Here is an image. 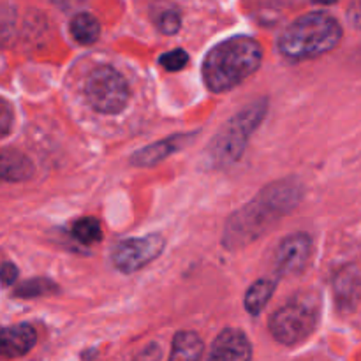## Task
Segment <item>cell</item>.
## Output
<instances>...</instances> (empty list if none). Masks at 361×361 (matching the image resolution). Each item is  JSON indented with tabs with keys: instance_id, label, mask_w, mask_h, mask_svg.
Returning a JSON list of instances; mask_svg holds the SVG:
<instances>
[{
	"instance_id": "e0dca14e",
	"label": "cell",
	"mask_w": 361,
	"mask_h": 361,
	"mask_svg": "<svg viewBox=\"0 0 361 361\" xmlns=\"http://www.w3.org/2000/svg\"><path fill=\"white\" fill-rule=\"evenodd\" d=\"M152 18H154V23L159 28V32H162L166 35L176 34L180 30V27H182L180 11L168 2L162 4V6H155Z\"/></svg>"
},
{
	"instance_id": "4fadbf2b",
	"label": "cell",
	"mask_w": 361,
	"mask_h": 361,
	"mask_svg": "<svg viewBox=\"0 0 361 361\" xmlns=\"http://www.w3.org/2000/svg\"><path fill=\"white\" fill-rule=\"evenodd\" d=\"M34 175V164L21 152L7 148L0 152V182H25Z\"/></svg>"
},
{
	"instance_id": "52a82bcc",
	"label": "cell",
	"mask_w": 361,
	"mask_h": 361,
	"mask_svg": "<svg viewBox=\"0 0 361 361\" xmlns=\"http://www.w3.org/2000/svg\"><path fill=\"white\" fill-rule=\"evenodd\" d=\"M166 247L162 235H147L120 242L111 252V263L122 274H134L157 259Z\"/></svg>"
},
{
	"instance_id": "5b68a950",
	"label": "cell",
	"mask_w": 361,
	"mask_h": 361,
	"mask_svg": "<svg viewBox=\"0 0 361 361\" xmlns=\"http://www.w3.org/2000/svg\"><path fill=\"white\" fill-rule=\"evenodd\" d=\"M319 321V302L310 293H300L270 317V334L282 345H298L314 334Z\"/></svg>"
},
{
	"instance_id": "484cf974",
	"label": "cell",
	"mask_w": 361,
	"mask_h": 361,
	"mask_svg": "<svg viewBox=\"0 0 361 361\" xmlns=\"http://www.w3.org/2000/svg\"><path fill=\"white\" fill-rule=\"evenodd\" d=\"M316 4H321V6H331V4H335L337 0H314Z\"/></svg>"
},
{
	"instance_id": "d6986e66",
	"label": "cell",
	"mask_w": 361,
	"mask_h": 361,
	"mask_svg": "<svg viewBox=\"0 0 361 361\" xmlns=\"http://www.w3.org/2000/svg\"><path fill=\"white\" fill-rule=\"evenodd\" d=\"M56 291V286L48 279H30L16 288V296L20 298H37V296L51 295Z\"/></svg>"
},
{
	"instance_id": "d4e9b609",
	"label": "cell",
	"mask_w": 361,
	"mask_h": 361,
	"mask_svg": "<svg viewBox=\"0 0 361 361\" xmlns=\"http://www.w3.org/2000/svg\"><path fill=\"white\" fill-rule=\"evenodd\" d=\"M55 6H59L60 9H73V7L81 6V4L88 2V0H51Z\"/></svg>"
},
{
	"instance_id": "7a4b0ae2",
	"label": "cell",
	"mask_w": 361,
	"mask_h": 361,
	"mask_svg": "<svg viewBox=\"0 0 361 361\" xmlns=\"http://www.w3.org/2000/svg\"><path fill=\"white\" fill-rule=\"evenodd\" d=\"M263 62V48L259 42L247 35H236L207 53L201 67L203 81L208 90L228 92L252 76Z\"/></svg>"
},
{
	"instance_id": "ffe728a7",
	"label": "cell",
	"mask_w": 361,
	"mask_h": 361,
	"mask_svg": "<svg viewBox=\"0 0 361 361\" xmlns=\"http://www.w3.org/2000/svg\"><path fill=\"white\" fill-rule=\"evenodd\" d=\"M159 62H161V66L164 67L166 71H169V73H176V71H182L183 67L187 66V62H189V55H187L185 49L176 48V49H171V51L164 53V55L159 59Z\"/></svg>"
},
{
	"instance_id": "6da1fadb",
	"label": "cell",
	"mask_w": 361,
	"mask_h": 361,
	"mask_svg": "<svg viewBox=\"0 0 361 361\" xmlns=\"http://www.w3.org/2000/svg\"><path fill=\"white\" fill-rule=\"evenodd\" d=\"M303 197V187L296 180H277L264 187L250 203L240 208L226 222L222 245L238 250L270 231L281 219L291 214Z\"/></svg>"
},
{
	"instance_id": "277c9868",
	"label": "cell",
	"mask_w": 361,
	"mask_h": 361,
	"mask_svg": "<svg viewBox=\"0 0 361 361\" xmlns=\"http://www.w3.org/2000/svg\"><path fill=\"white\" fill-rule=\"evenodd\" d=\"M267 111L268 101L261 97L233 115L208 145L207 159L210 168H228L240 161L250 136L261 126Z\"/></svg>"
},
{
	"instance_id": "7402d4cb",
	"label": "cell",
	"mask_w": 361,
	"mask_h": 361,
	"mask_svg": "<svg viewBox=\"0 0 361 361\" xmlns=\"http://www.w3.org/2000/svg\"><path fill=\"white\" fill-rule=\"evenodd\" d=\"M18 279V268L13 263H6L0 268V282L2 286H11L14 284Z\"/></svg>"
},
{
	"instance_id": "30bf717a",
	"label": "cell",
	"mask_w": 361,
	"mask_h": 361,
	"mask_svg": "<svg viewBox=\"0 0 361 361\" xmlns=\"http://www.w3.org/2000/svg\"><path fill=\"white\" fill-rule=\"evenodd\" d=\"M35 342H37V334L30 324L21 323L2 328L0 330V356L20 358L32 351Z\"/></svg>"
},
{
	"instance_id": "603a6c76",
	"label": "cell",
	"mask_w": 361,
	"mask_h": 361,
	"mask_svg": "<svg viewBox=\"0 0 361 361\" xmlns=\"http://www.w3.org/2000/svg\"><path fill=\"white\" fill-rule=\"evenodd\" d=\"M348 20L353 27L361 30V0H355V2L348 7Z\"/></svg>"
},
{
	"instance_id": "2e32d148",
	"label": "cell",
	"mask_w": 361,
	"mask_h": 361,
	"mask_svg": "<svg viewBox=\"0 0 361 361\" xmlns=\"http://www.w3.org/2000/svg\"><path fill=\"white\" fill-rule=\"evenodd\" d=\"M277 282L274 279H259L249 288L245 295V309L252 316H259L274 296Z\"/></svg>"
},
{
	"instance_id": "7c38bea8",
	"label": "cell",
	"mask_w": 361,
	"mask_h": 361,
	"mask_svg": "<svg viewBox=\"0 0 361 361\" xmlns=\"http://www.w3.org/2000/svg\"><path fill=\"white\" fill-rule=\"evenodd\" d=\"M334 295L337 307L344 312H349L358 305L361 296V277L356 268L348 267L338 271L334 281Z\"/></svg>"
},
{
	"instance_id": "3957f363",
	"label": "cell",
	"mask_w": 361,
	"mask_h": 361,
	"mask_svg": "<svg viewBox=\"0 0 361 361\" xmlns=\"http://www.w3.org/2000/svg\"><path fill=\"white\" fill-rule=\"evenodd\" d=\"M342 39V27L331 14L309 13L293 21L279 39V51L293 62L331 51Z\"/></svg>"
},
{
	"instance_id": "44dd1931",
	"label": "cell",
	"mask_w": 361,
	"mask_h": 361,
	"mask_svg": "<svg viewBox=\"0 0 361 361\" xmlns=\"http://www.w3.org/2000/svg\"><path fill=\"white\" fill-rule=\"evenodd\" d=\"M13 122H14L13 108H11V104L6 101V99L0 97V140L6 137L7 134L11 133V129H13Z\"/></svg>"
},
{
	"instance_id": "cb8c5ba5",
	"label": "cell",
	"mask_w": 361,
	"mask_h": 361,
	"mask_svg": "<svg viewBox=\"0 0 361 361\" xmlns=\"http://www.w3.org/2000/svg\"><path fill=\"white\" fill-rule=\"evenodd\" d=\"M161 356H162L161 348H159L157 344H150L148 348H145L140 355H137L136 361H159L161 360Z\"/></svg>"
},
{
	"instance_id": "ac0fdd59",
	"label": "cell",
	"mask_w": 361,
	"mask_h": 361,
	"mask_svg": "<svg viewBox=\"0 0 361 361\" xmlns=\"http://www.w3.org/2000/svg\"><path fill=\"white\" fill-rule=\"evenodd\" d=\"M71 235L81 245H94L95 242L102 238V229L97 219L83 217L74 222L73 228H71Z\"/></svg>"
},
{
	"instance_id": "8992f818",
	"label": "cell",
	"mask_w": 361,
	"mask_h": 361,
	"mask_svg": "<svg viewBox=\"0 0 361 361\" xmlns=\"http://www.w3.org/2000/svg\"><path fill=\"white\" fill-rule=\"evenodd\" d=\"M85 97L88 104L102 115H116L127 106L130 88L115 67L102 66L92 71L85 83Z\"/></svg>"
},
{
	"instance_id": "8fae6325",
	"label": "cell",
	"mask_w": 361,
	"mask_h": 361,
	"mask_svg": "<svg viewBox=\"0 0 361 361\" xmlns=\"http://www.w3.org/2000/svg\"><path fill=\"white\" fill-rule=\"evenodd\" d=\"M190 136L192 134H176V136L166 137V140L155 141L148 147L140 148L130 157V164L136 166V168H152V166L168 159L169 155L176 154L190 140Z\"/></svg>"
},
{
	"instance_id": "ba28073f",
	"label": "cell",
	"mask_w": 361,
	"mask_h": 361,
	"mask_svg": "<svg viewBox=\"0 0 361 361\" xmlns=\"http://www.w3.org/2000/svg\"><path fill=\"white\" fill-rule=\"evenodd\" d=\"M312 256V240L305 233L289 235L279 243L275 254V270L282 277L302 274Z\"/></svg>"
},
{
	"instance_id": "5bb4252c",
	"label": "cell",
	"mask_w": 361,
	"mask_h": 361,
	"mask_svg": "<svg viewBox=\"0 0 361 361\" xmlns=\"http://www.w3.org/2000/svg\"><path fill=\"white\" fill-rule=\"evenodd\" d=\"M204 344L194 331H180L175 335L168 361H201Z\"/></svg>"
},
{
	"instance_id": "9c48e42d",
	"label": "cell",
	"mask_w": 361,
	"mask_h": 361,
	"mask_svg": "<svg viewBox=\"0 0 361 361\" xmlns=\"http://www.w3.org/2000/svg\"><path fill=\"white\" fill-rule=\"evenodd\" d=\"M252 345L247 335L238 328L221 331L214 341L207 361H250Z\"/></svg>"
},
{
	"instance_id": "9a60e30c",
	"label": "cell",
	"mask_w": 361,
	"mask_h": 361,
	"mask_svg": "<svg viewBox=\"0 0 361 361\" xmlns=\"http://www.w3.org/2000/svg\"><path fill=\"white\" fill-rule=\"evenodd\" d=\"M69 30L78 44L90 46L94 44L99 39V35H101V23H99V20L94 14L78 13L76 16L71 20Z\"/></svg>"
}]
</instances>
